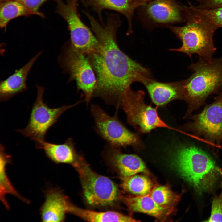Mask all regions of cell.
Returning a JSON list of instances; mask_svg holds the SVG:
<instances>
[{
    "mask_svg": "<svg viewBox=\"0 0 222 222\" xmlns=\"http://www.w3.org/2000/svg\"><path fill=\"white\" fill-rule=\"evenodd\" d=\"M86 16L98 42L95 50L87 55L97 80L93 97H100L107 104L117 107L132 83L142 84L153 77L149 69L129 57L118 46L116 35L121 23L118 15L108 14L106 24L102 25L89 13Z\"/></svg>",
    "mask_w": 222,
    "mask_h": 222,
    "instance_id": "1",
    "label": "cell"
},
{
    "mask_svg": "<svg viewBox=\"0 0 222 222\" xmlns=\"http://www.w3.org/2000/svg\"><path fill=\"white\" fill-rule=\"evenodd\" d=\"M173 163L179 175L199 193L214 187L220 174L215 162L207 153L194 145H184L175 151Z\"/></svg>",
    "mask_w": 222,
    "mask_h": 222,
    "instance_id": "2",
    "label": "cell"
},
{
    "mask_svg": "<svg viewBox=\"0 0 222 222\" xmlns=\"http://www.w3.org/2000/svg\"><path fill=\"white\" fill-rule=\"evenodd\" d=\"M189 68L193 73L182 80L184 100L189 104L187 114L202 105L210 95L222 92V56L199 58Z\"/></svg>",
    "mask_w": 222,
    "mask_h": 222,
    "instance_id": "3",
    "label": "cell"
},
{
    "mask_svg": "<svg viewBox=\"0 0 222 222\" xmlns=\"http://www.w3.org/2000/svg\"><path fill=\"white\" fill-rule=\"evenodd\" d=\"M185 25L166 26L182 43L179 48L170 50L185 54L191 59L194 54L198 55L199 58H212L217 49L213 39L216 30L189 6H185Z\"/></svg>",
    "mask_w": 222,
    "mask_h": 222,
    "instance_id": "4",
    "label": "cell"
},
{
    "mask_svg": "<svg viewBox=\"0 0 222 222\" xmlns=\"http://www.w3.org/2000/svg\"><path fill=\"white\" fill-rule=\"evenodd\" d=\"M72 166L78 173L84 199L93 207L111 206L120 200L119 189L108 177L93 171L80 155Z\"/></svg>",
    "mask_w": 222,
    "mask_h": 222,
    "instance_id": "5",
    "label": "cell"
},
{
    "mask_svg": "<svg viewBox=\"0 0 222 222\" xmlns=\"http://www.w3.org/2000/svg\"><path fill=\"white\" fill-rule=\"evenodd\" d=\"M145 93L140 90L133 91L129 88L122 95L120 106L126 114L128 122L138 131L147 133L158 128H166L179 132L160 117L155 108L147 105L144 101Z\"/></svg>",
    "mask_w": 222,
    "mask_h": 222,
    "instance_id": "6",
    "label": "cell"
},
{
    "mask_svg": "<svg viewBox=\"0 0 222 222\" xmlns=\"http://www.w3.org/2000/svg\"><path fill=\"white\" fill-rule=\"evenodd\" d=\"M37 97L32 108L28 124L25 128L16 130L24 137L33 141L36 148L38 149L41 144L45 141L47 131L61 116L66 110L82 101L57 108H51L43 101L44 88L37 86Z\"/></svg>",
    "mask_w": 222,
    "mask_h": 222,
    "instance_id": "7",
    "label": "cell"
},
{
    "mask_svg": "<svg viewBox=\"0 0 222 222\" xmlns=\"http://www.w3.org/2000/svg\"><path fill=\"white\" fill-rule=\"evenodd\" d=\"M61 67L68 73L70 80H75L77 89L88 103L93 97L97 80L95 73L87 55L76 49L70 43L64 47L59 58Z\"/></svg>",
    "mask_w": 222,
    "mask_h": 222,
    "instance_id": "8",
    "label": "cell"
},
{
    "mask_svg": "<svg viewBox=\"0 0 222 222\" xmlns=\"http://www.w3.org/2000/svg\"><path fill=\"white\" fill-rule=\"evenodd\" d=\"M90 110L96 133L110 145L118 148L136 146L140 144L138 135L128 130L119 121L116 112L111 116L100 106L92 104Z\"/></svg>",
    "mask_w": 222,
    "mask_h": 222,
    "instance_id": "9",
    "label": "cell"
},
{
    "mask_svg": "<svg viewBox=\"0 0 222 222\" xmlns=\"http://www.w3.org/2000/svg\"><path fill=\"white\" fill-rule=\"evenodd\" d=\"M192 119L185 126L188 130L212 144L220 145L222 141V92Z\"/></svg>",
    "mask_w": 222,
    "mask_h": 222,
    "instance_id": "10",
    "label": "cell"
},
{
    "mask_svg": "<svg viewBox=\"0 0 222 222\" xmlns=\"http://www.w3.org/2000/svg\"><path fill=\"white\" fill-rule=\"evenodd\" d=\"M57 12L67 23L71 36V43L77 50L87 55L97 47V39L90 29L82 22L77 6L62 0H56Z\"/></svg>",
    "mask_w": 222,
    "mask_h": 222,
    "instance_id": "11",
    "label": "cell"
},
{
    "mask_svg": "<svg viewBox=\"0 0 222 222\" xmlns=\"http://www.w3.org/2000/svg\"><path fill=\"white\" fill-rule=\"evenodd\" d=\"M139 7L142 18L152 25L167 26L186 21L185 6L176 0H152Z\"/></svg>",
    "mask_w": 222,
    "mask_h": 222,
    "instance_id": "12",
    "label": "cell"
},
{
    "mask_svg": "<svg viewBox=\"0 0 222 222\" xmlns=\"http://www.w3.org/2000/svg\"><path fill=\"white\" fill-rule=\"evenodd\" d=\"M106 159L123 179L140 172L147 173L145 164L137 156L125 154L119 148L107 143L104 150Z\"/></svg>",
    "mask_w": 222,
    "mask_h": 222,
    "instance_id": "13",
    "label": "cell"
},
{
    "mask_svg": "<svg viewBox=\"0 0 222 222\" xmlns=\"http://www.w3.org/2000/svg\"><path fill=\"white\" fill-rule=\"evenodd\" d=\"M44 195L45 200L40 209L42 221L63 222L71 204L67 197L57 187L47 188Z\"/></svg>",
    "mask_w": 222,
    "mask_h": 222,
    "instance_id": "14",
    "label": "cell"
},
{
    "mask_svg": "<svg viewBox=\"0 0 222 222\" xmlns=\"http://www.w3.org/2000/svg\"><path fill=\"white\" fill-rule=\"evenodd\" d=\"M145 86L152 102L157 106H162L176 99L184 100L182 81L164 83L153 78L144 81Z\"/></svg>",
    "mask_w": 222,
    "mask_h": 222,
    "instance_id": "15",
    "label": "cell"
},
{
    "mask_svg": "<svg viewBox=\"0 0 222 222\" xmlns=\"http://www.w3.org/2000/svg\"><path fill=\"white\" fill-rule=\"evenodd\" d=\"M42 51L38 52L25 65L0 84V101H6L14 95L27 90L26 81L29 72Z\"/></svg>",
    "mask_w": 222,
    "mask_h": 222,
    "instance_id": "16",
    "label": "cell"
},
{
    "mask_svg": "<svg viewBox=\"0 0 222 222\" xmlns=\"http://www.w3.org/2000/svg\"><path fill=\"white\" fill-rule=\"evenodd\" d=\"M84 5L91 7L98 14L102 21L101 12L105 9L113 10L124 15L128 23V34L132 32V18L137 8L135 0H81Z\"/></svg>",
    "mask_w": 222,
    "mask_h": 222,
    "instance_id": "17",
    "label": "cell"
},
{
    "mask_svg": "<svg viewBox=\"0 0 222 222\" xmlns=\"http://www.w3.org/2000/svg\"><path fill=\"white\" fill-rule=\"evenodd\" d=\"M120 200L132 211L145 213L160 219L167 217L173 210L172 207L159 205L150 195H148L136 196H121Z\"/></svg>",
    "mask_w": 222,
    "mask_h": 222,
    "instance_id": "18",
    "label": "cell"
},
{
    "mask_svg": "<svg viewBox=\"0 0 222 222\" xmlns=\"http://www.w3.org/2000/svg\"><path fill=\"white\" fill-rule=\"evenodd\" d=\"M42 149L47 157L56 164H67L72 165L80 155L76 152L75 143L69 138L61 144L44 141L38 149Z\"/></svg>",
    "mask_w": 222,
    "mask_h": 222,
    "instance_id": "19",
    "label": "cell"
},
{
    "mask_svg": "<svg viewBox=\"0 0 222 222\" xmlns=\"http://www.w3.org/2000/svg\"><path fill=\"white\" fill-rule=\"evenodd\" d=\"M12 162L11 156L6 153L5 146L0 145V199L5 208L10 210V207L6 199V195L10 194L27 204H29L28 200L22 196L12 184L7 175L6 166L8 164Z\"/></svg>",
    "mask_w": 222,
    "mask_h": 222,
    "instance_id": "20",
    "label": "cell"
},
{
    "mask_svg": "<svg viewBox=\"0 0 222 222\" xmlns=\"http://www.w3.org/2000/svg\"><path fill=\"white\" fill-rule=\"evenodd\" d=\"M69 213L89 221L128 222L138 221L130 216L117 212L113 211L97 212L83 209L72 204L70 206Z\"/></svg>",
    "mask_w": 222,
    "mask_h": 222,
    "instance_id": "21",
    "label": "cell"
},
{
    "mask_svg": "<svg viewBox=\"0 0 222 222\" xmlns=\"http://www.w3.org/2000/svg\"><path fill=\"white\" fill-rule=\"evenodd\" d=\"M0 3V27H6L11 19L20 16L37 15L20 2L15 0H3Z\"/></svg>",
    "mask_w": 222,
    "mask_h": 222,
    "instance_id": "22",
    "label": "cell"
},
{
    "mask_svg": "<svg viewBox=\"0 0 222 222\" xmlns=\"http://www.w3.org/2000/svg\"><path fill=\"white\" fill-rule=\"evenodd\" d=\"M121 186L130 193L143 195H148L150 192L152 185L150 180L146 177L135 175L123 179Z\"/></svg>",
    "mask_w": 222,
    "mask_h": 222,
    "instance_id": "23",
    "label": "cell"
},
{
    "mask_svg": "<svg viewBox=\"0 0 222 222\" xmlns=\"http://www.w3.org/2000/svg\"><path fill=\"white\" fill-rule=\"evenodd\" d=\"M150 196L153 199L160 205L169 207L177 202L180 196L175 194L167 187L158 186L151 191Z\"/></svg>",
    "mask_w": 222,
    "mask_h": 222,
    "instance_id": "24",
    "label": "cell"
},
{
    "mask_svg": "<svg viewBox=\"0 0 222 222\" xmlns=\"http://www.w3.org/2000/svg\"><path fill=\"white\" fill-rule=\"evenodd\" d=\"M189 6L201 15L216 30L222 27V7L203 9L197 7L189 2Z\"/></svg>",
    "mask_w": 222,
    "mask_h": 222,
    "instance_id": "25",
    "label": "cell"
},
{
    "mask_svg": "<svg viewBox=\"0 0 222 222\" xmlns=\"http://www.w3.org/2000/svg\"><path fill=\"white\" fill-rule=\"evenodd\" d=\"M208 222H222V192L213 199Z\"/></svg>",
    "mask_w": 222,
    "mask_h": 222,
    "instance_id": "26",
    "label": "cell"
},
{
    "mask_svg": "<svg viewBox=\"0 0 222 222\" xmlns=\"http://www.w3.org/2000/svg\"><path fill=\"white\" fill-rule=\"evenodd\" d=\"M22 4L29 10L35 13L37 15L43 17V15L38 11L41 5L48 0H15Z\"/></svg>",
    "mask_w": 222,
    "mask_h": 222,
    "instance_id": "27",
    "label": "cell"
},
{
    "mask_svg": "<svg viewBox=\"0 0 222 222\" xmlns=\"http://www.w3.org/2000/svg\"><path fill=\"white\" fill-rule=\"evenodd\" d=\"M199 3L196 6L200 8L208 9L222 7V0H195Z\"/></svg>",
    "mask_w": 222,
    "mask_h": 222,
    "instance_id": "28",
    "label": "cell"
},
{
    "mask_svg": "<svg viewBox=\"0 0 222 222\" xmlns=\"http://www.w3.org/2000/svg\"><path fill=\"white\" fill-rule=\"evenodd\" d=\"M152 0H135V3L137 8L139 7L145 3Z\"/></svg>",
    "mask_w": 222,
    "mask_h": 222,
    "instance_id": "29",
    "label": "cell"
},
{
    "mask_svg": "<svg viewBox=\"0 0 222 222\" xmlns=\"http://www.w3.org/2000/svg\"><path fill=\"white\" fill-rule=\"evenodd\" d=\"M67 2L71 4L74 5H77V2L78 0H66Z\"/></svg>",
    "mask_w": 222,
    "mask_h": 222,
    "instance_id": "30",
    "label": "cell"
},
{
    "mask_svg": "<svg viewBox=\"0 0 222 222\" xmlns=\"http://www.w3.org/2000/svg\"><path fill=\"white\" fill-rule=\"evenodd\" d=\"M220 174L222 178V171L220 169Z\"/></svg>",
    "mask_w": 222,
    "mask_h": 222,
    "instance_id": "31",
    "label": "cell"
}]
</instances>
